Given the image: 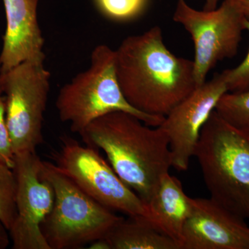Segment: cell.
<instances>
[{
  "instance_id": "22",
  "label": "cell",
  "mask_w": 249,
  "mask_h": 249,
  "mask_svg": "<svg viewBox=\"0 0 249 249\" xmlns=\"http://www.w3.org/2000/svg\"><path fill=\"white\" fill-rule=\"evenodd\" d=\"M91 249H111V246L106 237L98 239L90 244L89 247Z\"/></svg>"
},
{
  "instance_id": "2",
  "label": "cell",
  "mask_w": 249,
  "mask_h": 249,
  "mask_svg": "<svg viewBox=\"0 0 249 249\" xmlns=\"http://www.w3.org/2000/svg\"><path fill=\"white\" fill-rule=\"evenodd\" d=\"M80 135L87 145L106 154L118 176L145 204L173 167L164 131L129 113L113 111L98 118Z\"/></svg>"
},
{
  "instance_id": "10",
  "label": "cell",
  "mask_w": 249,
  "mask_h": 249,
  "mask_svg": "<svg viewBox=\"0 0 249 249\" xmlns=\"http://www.w3.org/2000/svg\"><path fill=\"white\" fill-rule=\"evenodd\" d=\"M227 92V78L222 71L196 88L165 116L160 127L168 137L172 165L178 171L188 170L201 129L220 98Z\"/></svg>"
},
{
  "instance_id": "8",
  "label": "cell",
  "mask_w": 249,
  "mask_h": 249,
  "mask_svg": "<svg viewBox=\"0 0 249 249\" xmlns=\"http://www.w3.org/2000/svg\"><path fill=\"white\" fill-rule=\"evenodd\" d=\"M55 160L62 173L99 204L129 217L150 219L147 205L121 179L97 148L65 137Z\"/></svg>"
},
{
  "instance_id": "23",
  "label": "cell",
  "mask_w": 249,
  "mask_h": 249,
  "mask_svg": "<svg viewBox=\"0 0 249 249\" xmlns=\"http://www.w3.org/2000/svg\"><path fill=\"white\" fill-rule=\"evenodd\" d=\"M219 0H205L204 10L205 11H212L217 7Z\"/></svg>"
},
{
  "instance_id": "17",
  "label": "cell",
  "mask_w": 249,
  "mask_h": 249,
  "mask_svg": "<svg viewBox=\"0 0 249 249\" xmlns=\"http://www.w3.org/2000/svg\"><path fill=\"white\" fill-rule=\"evenodd\" d=\"M106 17L116 21H128L139 17L146 10L149 0H95Z\"/></svg>"
},
{
  "instance_id": "3",
  "label": "cell",
  "mask_w": 249,
  "mask_h": 249,
  "mask_svg": "<svg viewBox=\"0 0 249 249\" xmlns=\"http://www.w3.org/2000/svg\"><path fill=\"white\" fill-rule=\"evenodd\" d=\"M194 157L211 198L249 219V138L215 110L201 129Z\"/></svg>"
},
{
  "instance_id": "16",
  "label": "cell",
  "mask_w": 249,
  "mask_h": 249,
  "mask_svg": "<svg viewBox=\"0 0 249 249\" xmlns=\"http://www.w3.org/2000/svg\"><path fill=\"white\" fill-rule=\"evenodd\" d=\"M16 179L13 168L0 161V221L9 230L16 215Z\"/></svg>"
},
{
  "instance_id": "21",
  "label": "cell",
  "mask_w": 249,
  "mask_h": 249,
  "mask_svg": "<svg viewBox=\"0 0 249 249\" xmlns=\"http://www.w3.org/2000/svg\"><path fill=\"white\" fill-rule=\"evenodd\" d=\"M235 5L242 14L249 21V0H229Z\"/></svg>"
},
{
  "instance_id": "4",
  "label": "cell",
  "mask_w": 249,
  "mask_h": 249,
  "mask_svg": "<svg viewBox=\"0 0 249 249\" xmlns=\"http://www.w3.org/2000/svg\"><path fill=\"white\" fill-rule=\"evenodd\" d=\"M55 105L60 121L79 134L93 121L113 111L133 114L152 127H158L165 119L142 113L129 104L118 80L115 50L106 45L95 47L89 69L62 87Z\"/></svg>"
},
{
  "instance_id": "11",
  "label": "cell",
  "mask_w": 249,
  "mask_h": 249,
  "mask_svg": "<svg viewBox=\"0 0 249 249\" xmlns=\"http://www.w3.org/2000/svg\"><path fill=\"white\" fill-rule=\"evenodd\" d=\"M211 198H193L181 249H249V227Z\"/></svg>"
},
{
  "instance_id": "6",
  "label": "cell",
  "mask_w": 249,
  "mask_h": 249,
  "mask_svg": "<svg viewBox=\"0 0 249 249\" xmlns=\"http://www.w3.org/2000/svg\"><path fill=\"white\" fill-rule=\"evenodd\" d=\"M45 63L24 62L0 73L6 119L14 156L36 152L43 142L42 124L50 91Z\"/></svg>"
},
{
  "instance_id": "19",
  "label": "cell",
  "mask_w": 249,
  "mask_h": 249,
  "mask_svg": "<svg viewBox=\"0 0 249 249\" xmlns=\"http://www.w3.org/2000/svg\"><path fill=\"white\" fill-rule=\"evenodd\" d=\"M0 161L14 168V154L11 146L6 119V106L0 81Z\"/></svg>"
},
{
  "instance_id": "12",
  "label": "cell",
  "mask_w": 249,
  "mask_h": 249,
  "mask_svg": "<svg viewBox=\"0 0 249 249\" xmlns=\"http://www.w3.org/2000/svg\"><path fill=\"white\" fill-rule=\"evenodd\" d=\"M6 27L0 53V73L24 62L45 63V40L37 19L39 0H2Z\"/></svg>"
},
{
  "instance_id": "24",
  "label": "cell",
  "mask_w": 249,
  "mask_h": 249,
  "mask_svg": "<svg viewBox=\"0 0 249 249\" xmlns=\"http://www.w3.org/2000/svg\"><path fill=\"white\" fill-rule=\"evenodd\" d=\"M243 131H245V132H246V133H247V136H248L249 138V127H248V128L246 129L245 130H243Z\"/></svg>"
},
{
  "instance_id": "1",
  "label": "cell",
  "mask_w": 249,
  "mask_h": 249,
  "mask_svg": "<svg viewBox=\"0 0 249 249\" xmlns=\"http://www.w3.org/2000/svg\"><path fill=\"white\" fill-rule=\"evenodd\" d=\"M115 52L121 89L142 113L165 116L196 88L193 61L167 48L160 27L129 36Z\"/></svg>"
},
{
  "instance_id": "9",
  "label": "cell",
  "mask_w": 249,
  "mask_h": 249,
  "mask_svg": "<svg viewBox=\"0 0 249 249\" xmlns=\"http://www.w3.org/2000/svg\"><path fill=\"white\" fill-rule=\"evenodd\" d=\"M16 215L9 230L14 249H51L41 225L52 211L55 193L36 152L14 156Z\"/></svg>"
},
{
  "instance_id": "20",
  "label": "cell",
  "mask_w": 249,
  "mask_h": 249,
  "mask_svg": "<svg viewBox=\"0 0 249 249\" xmlns=\"http://www.w3.org/2000/svg\"><path fill=\"white\" fill-rule=\"evenodd\" d=\"M10 240L9 232L0 221V249H5L9 247Z\"/></svg>"
},
{
  "instance_id": "15",
  "label": "cell",
  "mask_w": 249,
  "mask_h": 249,
  "mask_svg": "<svg viewBox=\"0 0 249 249\" xmlns=\"http://www.w3.org/2000/svg\"><path fill=\"white\" fill-rule=\"evenodd\" d=\"M214 110L232 125L245 130L249 127V90L226 93Z\"/></svg>"
},
{
  "instance_id": "5",
  "label": "cell",
  "mask_w": 249,
  "mask_h": 249,
  "mask_svg": "<svg viewBox=\"0 0 249 249\" xmlns=\"http://www.w3.org/2000/svg\"><path fill=\"white\" fill-rule=\"evenodd\" d=\"M42 170L55 193L53 208L41 225L51 249L90 245L106 237L122 219L88 196L55 164L42 161Z\"/></svg>"
},
{
  "instance_id": "18",
  "label": "cell",
  "mask_w": 249,
  "mask_h": 249,
  "mask_svg": "<svg viewBox=\"0 0 249 249\" xmlns=\"http://www.w3.org/2000/svg\"><path fill=\"white\" fill-rule=\"evenodd\" d=\"M246 30L249 34V21H246ZM229 92H241L249 90V49L240 65L235 68L224 70Z\"/></svg>"
},
{
  "instance_id": "13",
  "label": "cell",
  "mask_w": 249,
  "mask_h": 249,
  "mask_svg": "<svg viewBox=\"0 0 249 249\" xmlns=\"http://www.w3.org/2000/svg\"><path fill=\"white\" fill-rule=\"evenodd\" d=\"M146 205L150 222L181 247L183 228L193 206V198L187 196L181 181L165 173Z\"/></svg>"
},
{
  "instance_id": "7",
  "label": "cell",
  "mask_w": 249,
  "mask_h": 249,
  "mask_svg": "<svg viewBox=\"0 0 249 249\" xmlns=\"http://www.w3.org/2000/svg\"><path fill=\"white\" fill-rule=\"evenodd\" d=\"M173 20L183 26L193 39L194 79L198 88L206 83L208 73L218 62L237 54L247 19L229 0L212 11H198L186 0H178Z\"/></svg>"
},
{
  "instance_id": "14",
  "label": "cell",
  "mask_w": 249,
  "mask_h": 249,
  "mask_svg": "<svg viewBox=\"0 0 249 249\" xmlns=\"http://www.w3.org/2000/svg\"><path fill=\"white\" fill-rule=\"evenodd\" d=\"M124 217L106 236L111 249H181L179 245L142 216Z\"/></svg>"
}]
</instances>
